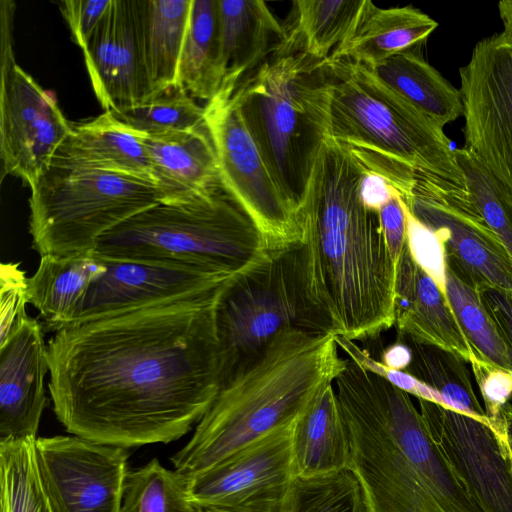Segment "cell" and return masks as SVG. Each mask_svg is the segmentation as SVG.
Listing matches in <instances>:
<instances>
[{
    "label": "cell",
    "mask_w": 512,
    "mask_h": 512,
    "mask_svg": "<svg viewBox=\"0 0 512 512\" xmlns=\"http://www.w3.org/2000/svg\"><path fill=\"white\" fill-rule=\"evenodd\" d=\"M329 79L326 137L366 171L385 178L405 203L417 174L466 191L465 179L443 127L386 86L364 64L324 60Z\"/></svg>",
    "instance_id": "cell-5"
},
{
    "label": "cell",
    "mask_w": 512,
    "mask_h": 512,
    "mask_svg": "<svg viewBox=\"0 0 512 512\" xmlns=\"http://www.w3.org/2000/svg\"><path fill=\"white\" fill-rule=\"evenodd\" d=\"M294 425L249 444L200 474L187 477L193 505L197 509L223 512H280L295 477L291 445Z\"/></svg>",
    "instance_id": "cell-14"
},
{
    "label": "cell",
    "mask_w": 512,
    "mask_h": 512,
    "mask_svg": "<svg viewBox=\"0 0 512 512\" xmlns=\"http://www.w3.org/2000/svg\"><path fill=\"white\" fill-rule=\"evenodd\" d=\"M267 251L257 226L224 184L188 201L144 210L104 234L95 248L105 258L230 276Z\"/></svg>",
    "instance_id": "cell-7"
},
{
    "label": "cell",
    "mask_w": 512,
    "mask_h": 512,
    "mask_svg": "<svg viewBox=\"0 0 512 512\" xmlns=\"http://www.w3.org/2000/svg\"><path fill=\"white\" fill-rule=\"evenodd\" d=\"M72 132L56 99L17 64L0 70L2 175L30 188L48 169Z\"/></svg>",
    "instance_id": "cell-16"
},
{
    "label": "cell",
    "mask_w": 512,
    "mask_h": 512,
    "mask_svg": "<svg viewBox=\"0 0 512 512\" xmlns=\"http://www.w3.org/2000/svg\"><path fill=\"white\" fill-rule=\"evenodd\" d=\"M445 269L446 295L473 353L512 372L508 348L484 307L479 290Z\"/></svg>",
    "instance_id": "cell-33"
},
{
    "label": "cell",
    "mask_w": 512,
    "mask_h": 512,
    "mask_svg": "<svg viewBox=\"0 0 512 512\" xmlns=\"http://www.w3.org/2000/svg\"><path fill=\"white\" fill-rule=\"evenodd\" d=\"M217 2L221 86L237 88L285 40L286 30L264 1Z\"/></svg>",
    "instance_id": "cell-22"
},
{
    "label": "cell",
    "mask_w": 512,
    "mask_h": 512,
    "mask_svg": "<svg viewBox=\"0 0 512 512\" xmlns=\"http://www.w3.org/2000/svg\"><path fill=\"white\" fill-rule=\"evenodd\" d=\"M479 293L512 358V290L486 286Z\"/></svg>",
    "instance_id": "cell-44"
},
{
    "label": "cell",
    "mask_w": 512,
    "mask_h": 512,
    "mask_svg": "<svg viewBox=\"0 0 512 512\" xmlns=\"http://www.w3.org/2000/svg\"><path fill=\"white\" fill-rule=\"evenodd\" d=\"M51 164L117 172L156 184L141 133L108 111L90 121L72 123L71 134Z\"/></svg>",
    "instance_id": "cell-23"
},
{
    "label": "cell",
    "mask_w": 512,
    "mask_h": 512,
    "mask_svg": "<svg viewBox=\"0 0 512 512\" xmlns=\"http://www.w3.org/2000/svg\"><path fill=\"white\" fill-rule=\"evenodd\" d=\"M335 340L338 348L360 368L383 377L389 383L418 399H424L444 406L440 394L415 376L406 371L386 367L381 361L372 358L365 349L360 348L355 341L345 336L335 335Z\"/></svg>",
    "instance_id": "cell-40"
},
{
    "label": "cell",
    "mask_w": 512,
    "mask_h": 512,
    "mask_svg": "<svg viewBox=\"0 0 512 512\" xmlns=\"http://www.w3.org/2000/svg\"><path fill=\"white\" fill-rule=\"evenodd\" d=\"M459 76L464 148L512 194V37L479 40Z\"/></svg>",
    "instance_id": "cell-11"
},
{
    "label": "cell",
    "mask_w": 512,
    "mask_h": 512,
    "mask_svg": "<svg viewBox=\"0 0 512 512\" xmlns=\"http://www.w3.org/2000/svg\"><path fill=\"white\" fill-rule=\"evenodd\" d=\"M198 512H223V511L212 510V509H198Z\"/></svg>",
    "instance_id": "cell-50"
},
{
    "label": "cell",
    "mask_w": 512,
    "mask_h": 512,
    "mask_svg": "<svg viewBox=\"0 0 512 512\" xmlns=\"http://www.w3.org/2000/svg\"><path fill=\"white\" fill-rule=\"evenodd\" d=\"M235 89L221 86L204 105L222 182L255 223L268 251L294 249L301 240L297 211L270 174L233 97Z\"/></svg>",
    "instance_id": "cell-10"
},
{
    "label": "cell",
    "mask_w": 512,
    "mask_h": 512,
    "mask_svg": "<svg viewBox=\"0 0 512 512\" xmlns=\"http://www.w3.org/2000/svg\"><path fill=\"white\" fill-rule=\"evenodd\" d=\"M398 191L382 176L371 171H365L359 186L362 204L369 210L379 212Z\"/></svg>",
    "instance_id": "cell-45"
},
{
    "label": "cell",
    "mask_w": 512,
    "mask_h": 512,
    "mask_svg": "<svg viewBox=\"0 0 512 512\" xmlns=\"http://www.w3.org/2000/svg\"><path fill=\"white\" fill-rule=\"evenodd\" d=\"M179 84L193 97L210 100L220 89V26L217 0H192L179 64Z\"/></svg>",
    "instance_id": "cell-30"
},
{
    "label": "cell",
    "mask_w": 512,
    "mask_h": 512,
    "mask_svg": "<svg viewBox=\"0 0 512 512\" xmlns=\"http://www.w3.org/2000/svg\"><path fill=\"white\" fill-rule=\"evenodd\" d=\"M365 168L325 138L297 208L301 240L294 248L306 302L324 332L355 340L394 326L397 263L378 212L360 200Z\"/></svg>",
    "instance_id": "cell-2"
},
{
    "label": "cell",
    "mask_w": 512,
    "mask_h": 512,
    "mask_svg": "<svg viewBox=\"0 0 512 512\" xmlns=\"http://www.w3.org/2000/svg\"><path fill=\"white\" fill-rule=\"evenodd\" d=\"M141 138L160 190L161 203L188 201L223 185L206 124L188 131L141 133Z\"/></svg>",
    "instance_id": "cell-21"
},
{
    "label": "cell",
    "mask_w": 512,
    "mask_h": 512,
    "mask_svg": "<svg viewBox=\"0 0 512 512\" xmlns=\"http://www.w3.org/2000/svg\"><path fill=\"white\" fill-rule=\"evenodd\" d=\"M411 349L412 360L404 371L436 390L444 406L490 424L473 390L465 361L457 354L434 345L398 338Z\"/></svg>",
    "instance_id": "cell-31"
},
{
    "label": "cell",
    "mask_w": 512,
    "mask_h": 512,
    "mask_svg": "<svg viewBox=\"0 0 512 512\" xmlns=\"http://www.w3.org/2000/svg\"><path fill=\"white\" fill-rule=\"evenodd\" d=\"M35 440L0 442V500L9 512H52L38 474Z\"/></svg>",
    "instance_id": "cell-35"
},
{
    "label": "cell",
    "mask_w": 512,
    "mask_h": 512,
    "mask_svg": "<svg viewBox=\"0 0 512 512\" xmlns=\"http://www.w3.org/2000/svg\"><path fill=\"white\" fill-rule=\"evenodd\" d=\"M484 403L491 427L503 435V409L512 396V372L498 367L474 354L469 362Z\"/></svg>",
    "instance_id": "cell-38"
},
{
    "label": "cell",
    "mask_w": 512,
    "mask_h": 512,
    "mask_svg": "<svg viewBox=\"0 0 512 512\" xmlns=\"http://www.w3.org/2000/svg\"><path fill=\"white\" fill-rule=\"evenodd\" d=\"M102 258L106 270L88 288L71 323L215 291L234 277L166 263Z\"/></svg>",
    "instance_id": "cell-17"
},
{
    "label": "cell",
    "mask_w": 512,
    "mask_h": 512,
    "mask_svg": "<svg viewBox=\"0 0 512 512\" xmlns=\"http://www.w3.org/2000/svg\"><path fill=\"white\" fill-rule=\"evenodd\" d=\"M82 50L93 91L105 111H118L148 99L136 0H111Z\"/></svg>",
    "instance_id": "cell-18"
},
{
    "label": "cell",
    "mask_w": 512,
    "mask_h": 512,
    "mask_svg": "<svg viewBox=\"0 0 512 512\" xmlns=\"http://www.w3.org/2000/svg\"><path fill=\"white\" fill-rule=\"evenodd\" d=\"M412 360L410 347L403 341L388 346L383 354L381 362L388 368L404 371Z\"/></svg>",
    "instance_id": "cell-46"
},
{
    "label": "cell",
    "mask_w": 512,
    "mask_h": 512,
    "mask_svg": "<svg viewBox=\"0 0 512 512\" xmlns=\"http://www.w3.org/2000/svg\"><path fill=\"white\" fill-rule=\"evenodd\" d=\"M280 512H370L365 488L352 468L295 476Z\"/></svg>",
    "instance_id": "cell-32"
},
{
    "label": "cell",
    "mask_w": 512,
    "mask_h": 512,
    "mask_svg": "<svg viewBox=\"0 0 512 512\" xmlns=\"http://www.w3.org/2000/svg\"><path fill=\"white\" fill-rule=\"evenodd\" d=\"M469 199L512 258V194L468 150L455 149Z\"/></svg>",
    "instance_id": "cell-37"
},
{
    "label": "cell",
    "mask_w": 512,
    "mask_h": 512,
    "mask_svg": "<svg viewBox=\"0 0 512 512\" xmlns=\"http://www.w3.org/2000/svg\"><path fill=\"white\" fill-rule=\"evenodd\" d=\"M0 342L28 316V278L17 263H3L0 270Z\"/></svg>",
    "instance_id": "cell-41"
},
{
    "label": "cell",
    "mask_w": 512,
    "mask_h": 512,
    "mask_svg": "<svg viewBox=\"0 0 512 512\" xmlns=\"http://www.w3.org/2000/svg\"><path fill=\"white\" fill-rule=\"evenodd\" d=\"M438 25L412 6L383 9L373 5L353 35L330 57L374 66L396 53L421 47Z\"/></svg>",
    "instance_id": "cell-27"
},
{
    "label": "cell",
    "mask_w": 512,
    "mask_h": 512,
    "mask_svg": "<svg viewBox=\"0 0 512 512\" xmlns=\"http://www.w3.org/2000/svg\"><path fill=\"white\" fill-rule=\"evenodd\" d=\"M335 335L288 328L220 384L189 442L170 461L185 477L200 474L267 435L293 426L348 359Z\"/></svg>",
    "instance_id": "cell-4"
},
{
    "label": "cell",
    "mask_w": 512,
    "mask_h": 512,
    "mask_svg": "<svg viewBox=\"0 0 512 512\" xmlns=\"http://www.w3.org/2000/svg\"><path fill=\"white\" fill-rule=\"evenodd\" d=\"M0 504H1V512H9L6 504L3 501L0 500Z\"/></svg>",
    "instance_id": "cell-49"
},
{
    "label": "cell",
    "mask_w": 512,
    "mask_h": 512,
    "mask_svg": "<svg viewBox=\"0 0 512 512\" xmlns=\"http://www.w3.org/2000/svg\"><path fill=\"white\" fill-rule=\"evenodd\" d=\"M403 202L406 216V243L415 263L446 293L443 246L436 234L419 221Z\"/></svg>",
    "instance_id": "cell-39"
},
{
    "label": "cell",
    "mask_w": 512,
    "mask_h": 512,
    "mask_svg": "<svg viewBox=\"0 0 512 512\" xmlns=\"http://www.w3.org/2000/svg\"><path fill=\"white\" fill-rule=\"evenodd\" d=\"M386 246L398 264L406 244V216L400 194L395 195L378 212Z\"/></svg>",
    "instance_id": "cell-43"
},
{
    "label": "cell",
    "mask_w": 512,
    "mask_h": 512,
    "mask_svg": "<svg viewBox=\"0 0 512 512\" xmlns=\"http://www.w3.org/2000/svg\"><path fill=\"white\" fill-rule=\"evenodd\" d=\"M233 97L270 174L297 211L326 137L325 61L283 41Z\"/></svg>",
    "instance_id": "cell-6"
},
{
    "label": "cell",
    "mask_w": 512,
    "mask_h": 512,
    "mask_svg": "<svg viewBox=\"0 0 512 512\" xmlns=\"http://www.w3.org/2000/svg\"><path fill=\"white\" fill-rule=\"evenodd\" d=\"M127 449L80 436L38 437L35 459L52 512H121Z\"/></svg>",
    "instance_id": "cell-13"
},
{
    "label": "cell",
    "mask_w": 512,
    "mask_h": 512,
    "mask_svg": "<svg viewBox=\"0 0 512 512\" xmlns=\"http://www.w3.org/2000/svg\"><path fill=\"white\" fill-rule=\"evenodd\" d=\"M333 386L370 512H482L410 394L349 359Z\"/></svg>",
    "instance_id": "cell-3"
},
{
    "label": "cell",
    "mask_w": 512,
    "mask_h": 512,
    "mask_svg": "<svg viewBox=\"0 0 512 512\" xmlns=\"http://www.w3.org/2000/svg\"><path fill=\"white\" fill-rule=\"evenodd\" d=\"M223 286L56 330L49 390L67 432L127 449L173 442L198 424L220 389Z\"/></svg>",
    "instance_id": "cell-1"
},
{
    "label": "cell",
    "mask_w": 512,
    "mask_h": 512,
    "mask_svg": "<svg viewBox=\"0 0 512 512\" xmlns=\"http://www.w3.org/2000/svg\"><path fill=\"white\" fill-rule=\"evenodd\" d=\"M291 445L295 476L351 468L350 437L333 384L296 421Z\"/></svg>",
    "instance_id": "cell-26"
},
{
    "label": "cell",
    "mask_w": 512,
    "mask_h": 512,
    "mask_svg": "<svg viewBox=\"0 0 512 512\" xmlns=\"http://www.w3.org/2000/svg\"><path fill=\"white\" fill-rule=\"evenodd\" d=\"M367 67L386 86L440 126L462 116L460 90L426 61L421 47L396 53Z\"/></svg>",
    "instance_id": "cell-28"
},
{
    "label": "cell",
    "mask_w": 512,
    "mask_h": 512,
    "mask_svg": "<svg viewBox=\"0 0 512 512\" xmlns=\"http://www.w3.org/2000/svg\"><path fill=\"white\" fill-rule=\"evenodd\" d=\"M394 317L398 338L451 351L465 362L474 355L446 293L415 263L407 243L397 264Z\"/></svg>",
    "instance_id": "cell-20"
},
{
    "label": "cell",
    "mask_w": 512,
    "mask_h": 512,
    "mask_svg": "<svg viewBox=\"0 0 512 512\" xmlns=\"http://www.w3.org/2000/svg\"><path fill=\"white\" fill-rule=\"evenodd\" d=\"M192 0H136L148 99L179 84V64Z\"/></svg>",
    "instance_id": "cell-24"
},
{
    "label": "cell",
    "mask_w": 512,
    "mask_h": 512,
    "mask_svg": "<svg viewBox=\"0 0 512 512\" xmlns=\"http://www.w3.org/2000/svg\"><path fill=\"white\" fill-rule=\"evenodd\" d=\"M48 371L42 325L27 316L0 342V442L37 438Z\"/></svg>",
    "instance_id": "cell-19"
},
{
    "label": "cell",
    "mask_w": 512,
    "mask_h": 512,
    "mask_svg": "<svg viewBox=\"0 0 512 512\" xmlns=\"http://www.w3.org/2000/svg\"><path fill=\"white\" fill-rule=\"evenodd\" d=\"M30 189L29 232L40 256L95 251L104 234L161 203L157 185L145 179L56 164Z\"/></svg>",
    "instance_id": "cell-8"
},
{
    "label": "cell",
    "mask_w": 512,
    "mask_h": 512,
    "mask_svg": "<svg viewBox=\"0 0 512 512\" xmlns=\"http://www.w3.org/2000/svg\"><path fill=\"white\" fill-rule=\"evenodd\" d=\"M106 270L95 251L73 255H43L28 278V301L40 313L45 328L55 332L72 322L88 288Z\"/></svg>",
    "instance_id": "cell-25"
},
{
    "label": "cell",
    "mask_w": 512,
    "mask_h": 512,
    "mask_svg": "<svg viewBox=\"0 0 512 512\" xmlns=\"http://www.w3.org/2000/svg\"><path fill=\"white\" fill-rule=\"evenodd\" d=\"M503 417H504V430L506 435V440L510 449L511 457H512V404L507 403L503 409Z\"/></svg>",
    "instance_id": "cell-48"
},
{
    "label": "cell",
    "mask_w": 512,
    "mask_h": 512,
    "mask_svg": "<svg viewBox=\"0 0 512 512\" xmlns=\"http://www.w3.org/2000/svg\"><path fill=\"white\" fill-rule=\"evenodd\" d=\"M131 129L145 134L188 131L205 125V109L186 89L175 85L134 106L108 111Z\"/></svg>",
    "instance_id": "cell-36"
},
{
    "label": "cell",
    "mask_w": 512,
    "mask_h": 512,
    "mask_svg": "<svg viewBox=\"0 0 512 512\" xmlns=\"http://www.w3.org/2000/svg\"><path fill=\"white\" fill-rule=\"evenodd\" d=\"M406 205L439 238L445 267L478 290L486 286L512 290V258L467 191L417 174Z\"/></svg>",
    "instance_id": "cell-12"
},
{
    "label": "cell",
    "mask_w": 512,
    "mask_h": 512,
    "mask_svg": "<svg viewBox=\"0 0 512 512\" xmlns=\"http://www.w3.org/2000/svg\"><path fill=\"white\" fill-rule=\"evenodd\" d=\"M111 0H63L58 2L60 12L65 19L72 41L84 48L105 12Z\"/></svg>",
    "instance_id": "cell-42"
},
{
    "label": "cell",
    "mask_w": 512,
    "mask_h": 512,
    "mask_svg": "<svg viewBox=\"0 0 512 512\" xmlns=\"http://www.w3.org/2000/svg\"><path fill=\"white\" fill-rule=\"evenodd\" d=\"M374 3L369 0H296L284 25L285 42L317 60H325L347 41Z\"/></svg>",
    "instance_id": "cell-29"
},
{
    "label": "cell",
    "mask_w": 512,
    "mask_h": 512,
    "mask_svg": "<svg viewBox=\"0 0 512 512\" xmlns=\"http://www.w3.org/2000/svg\"><path fill=\"white\" fill-rule=\"evenodd\" d=\"M215 326L221 382L282 330L324 332L306 302L294 249L267 251L228 281L217 299Z\"/></svg>",
    "instance_id": "cell-9"
},
{
    "label": "cell",
    "mask_w": 512,
    "mask_h": 512,
    "mask_svg": "<svg viewBox=\"0 0 512 512\" xmlns=\"http://www.w3.org/2000/svg\"><path fill=\"white\" fill-rule=\"evenodd\" d=\"M498 12L503 24V31L512 37V0L500 1Z\"/></svg>",
    "instance_id": "cell-47"
},
{
    "label": "cell",
    "mask_w": 512,
    "mask_h": 512,
    "mask_svg": "<svg viewBox=\"0 0 512 512\" xmlns=\"http://www.w3.org/2000/svg\"><path fill=\"white\" fill-rule=\"evenodd\" d=\"M427 430L482 512H512V457L506 435L490 424L418 399Z\"/></svg>",
    "instance_id": "cell-15"
},
{
    "label": "cell",
    "mask_w": 512,
    "mask_h": 512,
    "mask_svg": "<svg viewBox=\"0 0 512 512\" xmlns=\"http://www.w3.org/2000/svg\"><path fill=\"white\" fill-rule=\"evenodd\" d=\"M121 512H198L189 499L187 477L154 458L129 472Z\"/></svg>",
    "instance_id": "cell-34"
}]
</instances>
